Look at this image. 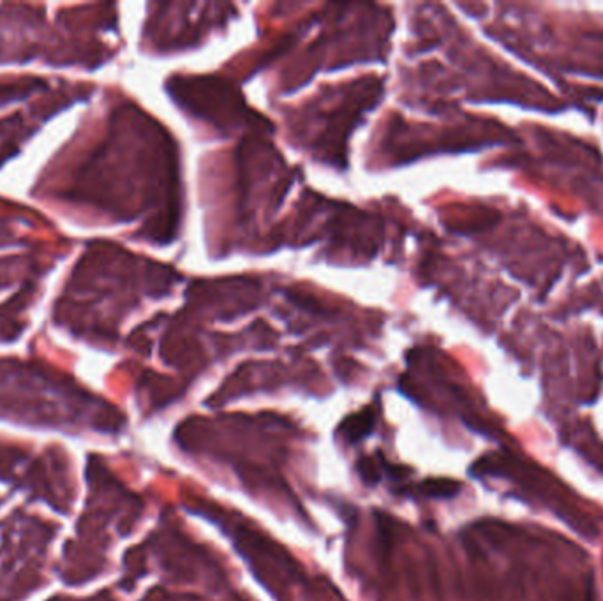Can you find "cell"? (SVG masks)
I'll return each mask as SVG.
<instances>
[{"label":"cell","mask_w":603,"mask_h":601,"mask_svg":"<svg viewBox=\"0 0 603 601\" xmlns=\"http://www.w3.org/2000/svg\"><path fill=\"white\" fill-rule=\"evenodd\" d=\"M422 490L431 498H452L458 492V483L449 480H431L422 485Z\"/></svg>","instance_id":"2"},{"label":"cell","mask_w":603,"mask_h":601,"mask_svg":"<svg viewBox=\"0 0 603 601\" xmlns=\"http://www.w3.org/2000/svg\"><path fill=\"white\" fill-rule=\"evenodd\" d=\"M359 471H360L362 478H364L368 483H376L377 480H379V471H377V467L371 458L360 460Z\"/></svg>","instance_id":"3"},{"label":"cell","mask_w":603,"mask_h":601,"mask_svg":"<svg viewBox=\"0 0 603 601\" xmlns=\"http://www.w3.org/2000/svg\"><path fill=\"white\" fill-rule=\"evenodd\" d=\"M373 425H375V413L373 411H364V413L350 416L343 424L341 432L344 434V438L350 443H357V441L368 438L373 432Z\"/></svg>","instance_id":"1"}]
</instances>
